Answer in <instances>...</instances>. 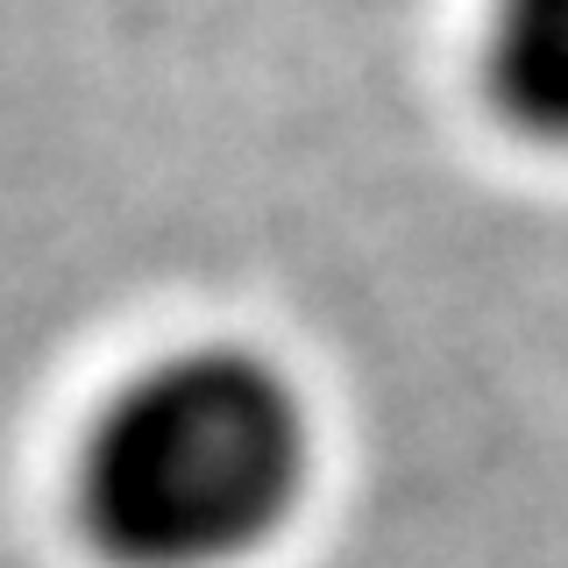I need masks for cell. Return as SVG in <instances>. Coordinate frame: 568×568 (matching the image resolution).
<instances>
[{
    "instance_id": "6da1fadb",
    "label": "cell",
    "mask_w": 568,
    "mask_h": 568,
    "mask_svg": "<svg viewBox=\"0 0 568 568\" xmlns=\"http://www.w3.org/2000/svg\"><path fill=\"white\" fill-rule=\"evenodd\" d=\"M306 476L313 419L277 363L178 348L85 419L71 519L106 568H235L284 532Z\"/></svg>"
},
{
    "instance_id": "7a4b0ae2",
    "label": "cell",
    "mask_w": 568,
    "mask_h": 568,
    "mask_svg": "<svg viewBox=\"0 0 568 568\" xmlns=\"http://www.w3.org/2000/svg\"><path fill=\"white\" fill-rule=\"evenodd\" d=\"M476 79L519 142L568 150V0H484Z\"/></svg>"
}]
</instances>
